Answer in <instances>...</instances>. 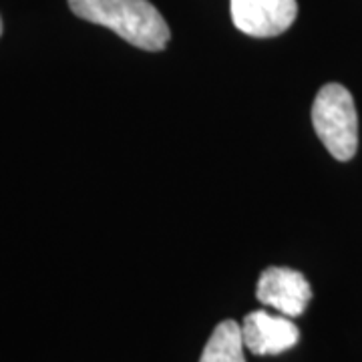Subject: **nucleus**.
<instances>
[{
	"mask_svg": "<svg viewBox=\"0 0 362 362\" xmlns=\"http://www.w3.org/2000/svg\"><path fill=\"white\" fill-rule=\"evenodd\" d=\"M78 18L107 26L143 51H161L169 42V26L149 0H69Z\"/></svg>",
	"mask_w": 362,
	"mask_h": 362,
	"instance_id": "1",
	"label": "nucleus"
},
{
	"mask_svg": "<svg viewBox=\"0 0 362 362\" xmlns=\"http://www.w3.org/2000/svg\"><path fill=\"white\" fill-rule=\"evenodd\" d=\"M0 35H2V18H0Z\"/></svg>",
	"mask_w": 362,
	"mask_h": 362,
	"instance_id": "7",
	"label": "nucleus"
},
{
	"mask_svg": "<svg viewBox=\"0 0 362 362\" xmlns=\"http://www.w3.org/2000/svg\"><path fill=\"white\" fill-rule=\"evenodd\" d=\"M232 21L250 37H278L294 25L296 0H230Z\"/></svg>",
	"mask_w": 362,
	"mask_h": 362,
	"instance_id": "3",
	"label": "nucleus"
},
{
	"mask_svg": "<svg viewBox=\"0 0 362 362\" xmlns=\"http://www.w3.org/2000/svg\"><path fill=\"white\" fill-rule=\"evenodd\" d=\"M244 346L242 326L235 320H223L211 332L199 362H246Z\"/></svg>",
	"mask_w": 362,
	"mask_h": 362,
	"instance_id": "6",
	"label": "nucleus"
},
{
	"mask_svg": "<svg viewBox=\"0 0 362 362\" xmlns=\"http://www.w3.org/2000/svg\"><path fill=\"white\" fill-rule=\"evenodd\" d=\"M242 337L246 349L256 356L282 354L300 340V330L290 316L270 314L266 310L250 312L242 324Z\"/></svg>",
	"mask_w": 362,
	"mask_h": 362,
	"instance_id": "5",
	"label": "nucleus"
},
{
	"mask_svg": "<svg viewBox=\"0 0 362 362\" xmlns=\"http://www.w3.org/2000/svg\"><path fill=\"white\" fill-rule=\"evenodd\" d=\"M312 125L318 139L338 161H349L358 147V115L350 90L328 83L312 105Z\"/></svg>",
	"mask_w": 362,
	"mask_h": 362,
	"instance_id": "2",
	"label": "nucleus"
},
{
	"mask_svg": "<svg viewBox=\"0 0 362 362\" xmlns=\"http://www.w3.org/2000/svg\"><path fill=\"white\" fill-rule=\"evenodd\" d=\"M262 304L270 306L284 316L296 318L304 314L312 300V288L304 274L292 268L272 266L262 272L256 288Z\"/></svg>",
	"mask_w": 362,
	"mask_h": 362,
	"instance_id": "4",
	"label": "nucleus"
}]
</instances>
